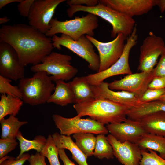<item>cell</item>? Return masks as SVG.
Returning <instances> with one entry per match:
<instances>
[{
    "mask_svg": "<svg viewBox=\"0 0 165 165\" xmlns=\"http://www.w3.org/2000/svg\"><path fill=\"white\" fill-rule=\"evenodd\" d=\"M16 138L19 141L20 146V152L16 159H19L24 153L31 150L33 149L37 152H41L47 140V138L41 135L36 136L33 140H28L23 136L20 131Z\"/></svg>",
    "mask_w": 165,
    "mask_h": 165,
    "instance_id": "27",
    "label": "cell"
},
{
    "mask_svg": "<svg viewBox=\"0 0 165 165\" xmlns=\"http://www.w3.org/2000/svg\"><path fill=\"white\" fill-rule=\"evenodd\" d=\"M59 153L60 157L63 161L64 165H76L67 156L64 149H59Z\"/></svg>",
    "mask_w": 165,
    "mask_h": 165,
    "instance_id": "41",
    "label": "cell"
},
{
    "mask_svg": "<svg viewBox=\"0 0 165 165\" xmlns=\"http://www.w3.org/2000/svg\"><path fill=\"white\" fill-rule=\"evenodd\" d=\"M52 117L56 127L62 135L70 136L79 133L105 135L109 132L104 125L91 118L83 119L75 116L67 118L57 114H53Z\"/></svg>",
    "mask_w": 165,
    "mask_h": 165,
    "instance_id": "8",
    "label": "cell"
},
{
    "mask_svg": "<svg viewBox=\"0 0 165 165\" xmlns=\"http://www.w3.org/2000/svg\"><path fill=\"white\" fill-rule=\"evenodd\" d=\"M138 120L147 133L165 137V112H156Z\"/></svg>",
    "mask_w": 165,
    "mask_h": 165,
    "instance_id": "20",
    "label": "cell"
},
{
    "mask_svg": "<svg viewBox=\"0 0 165 165\" xmlns=\"http://www.w3.org/2000/svg\"><path fill=\"white\" fill-rule=\"evenodd\" d=\"M66 3L69 6H82L85 4L88 7H94L98 3V0H68Z\"/></svg>",
    "mask_w": 165,
    "mask_h": 165,
    "instance_id": "39",
    "label": "cell"
},
{
    "mask_svg": "<svg viewBox=\"0 0 165 165\" xmlns=\"http://www.w3.org/2000/svg\"><path fill=\"white\" fill-rule=\"evenodd\" d=\"M54 93L50 97L47 103H53L62 106L74 103L75 96L69 82L59 80L55 82Z\"/></svg>",
    "mask_w": 165,
    "mask_h": 165,
    "instance_id": "21",
    "label": "cell"
},
{
    "mask_svg": "<svg viewBox=\"0 0 165 165\" xmlns=\"http://www.w3.org/2000/svg\"><path fill=\"white\" fill-rule=\"evenodd\" d=\"M148 88L152 89H165V78L154 77L148 84Z\"/></svg>",
    "mask_w": 165,
    "mask_h": 165,
    "instance_id": "40",
    "label": "cell"
},
{
    "mask_svg": "<svg viewBox=\"0 0 165 165\" xmlns=\"http://www.w3.org/2000/svg\"><path fill=\"white\" fill-rule=\"evenodd\" d=\"M28 153H24L18 159L7 156L0 159V165H23L30 156Z\"/></svg>",
    "mask_w": 165,
    "mask_h": 165,
    "instance_id": "35",
    "label": "cell"
},
{
    "mask_svg": "<svg viewBox=\"0 0 165 165\" xmlns=\"http://www.w3.org/2000/svg\"><path fill=\"white\" fill-rule=\"evenodd\" d=\"M86 36L98 51L100 59L98 72L109 68L120 58L123 52L125 41L127 39L122 33L118 34L112 41L105 42H100L92 36Z\"/></svg>",
    "mask_w": 165,
    "mask_h": 165,
    "instance_id": "10",
    "label": "cell"
},
{
    "mask_svg": "<svg viewBox=\"0 0 165 165\" xmlns=\"http://www.w3.org/2000/svg\"><path fill=\"white\" fill-rule=\"evenodd\" d=\"M24 67L14 49L7 43L0 42V75L19 80L24 77Z\"/></svg>",
    "mask_w": 165,
    "mask_h": 165,
    "instance_id": "13",
    "label": "cell"
},
{
    "mask_svg": "<svg viewBox=\"0 0 165 165\" xmlns=\"http://www.w3.org/2000/svg\"><path fill=\"white\" fill-rule=\"evenodd\" d=\"M52 81L50 76L44 72H37L31 77L20 79L18 86L22 100L31 106L46 103L55 88Z\"/></svg>",
    "mask_w": 165,
    "mask_h": 165,
    "instance_id": "4",
    "label": "cell"
},
{
    "mask_svg": "<svg viewBox=\"0 0 165 165\" xmlns=\"http://www.w3.org/2000/svg\"><path fill=\"white\" fill-rule=\"evenodd\" d=\"M12 81V80L0 75V93L22 99V94L19 87L11 84L10 83Z\"/></svg>",
    "mask_w": 165,
    "mask_h": 165,
    "instance_id": "32",
    "label": "cell"
},
{
    "mask_svg": "<svg viewBox=\"0 0 165 165\" xmlns=\"http://www.w3.org/2000/svg\"><path fill=\"white\" fill-rule=\"evenodd\" d=\"M159 100L165 102V94L163 95L159 99Z\"/></svg>",
    "mask_w": 165,
    "mask_h": 165,
    "instance_id": "45",
    "label": "cell"
},
{
    "mask_svg": "<svg viewBox=\"0 0 165 165\" xmlns=\"http://www.w3.org/2000/svg\"><path fill=\"white\" fill-rule=\"evenodd\" d=\"M41 153L47 158L49 165H61L58 159L59 149L53 142L52 135L48 136L46 143Z\"/></svg>",
    "mask_w": 165,
    "mask_h": 165,
    "instance_id": "30",
    "label": "cell"
},
{
    "mask_svg": "<svg viewBox=\"0 0 165 165\" xmlns=\"http://www.w3.org/2000/svg\"><path fill=\"white\" fill-rule=\"evenodd\" d=\"M156 5L159 6L161 13L165 11V0H156Z\"/></svg>",
    "mask_w": 165,
    "mask_h": 165,
    "instance_id": "43",
    "label": "cell"
},
{
    "mask_svg": "<svg viewBox=\"0 0 165 165\" xmlns=\"http://www.w3.org/2000/svg\"><path fill=\"white\" fill-rule=\"evenodd\" d=\"M35 1V0H22L18 3L17 9L21 16L28 18L32 6Z\"/></svg>",
    "mask_w": 165,
    "mask_h": 165,
    "instance_id": "37",
    "label": "cell"
},
{
    "mask_svg": "<svg viewBox=\"0 0 165 165\" xmlns=\"http://www.w3.org/2000/svg\"><path fill=\"white\" fill-rule=\"evenodd\" d=\"M52 37L54 48L60 50L62 46L66 47L87 61L90 69L98 72L100 66L99 56L94 49V45L86 35L82 36L77 40H75L64 34H61L60 36L55 35Z\"/></svg>",
    "mask_w": 165,
    "mask_h": 165,
    "instance_id": "7",
    "label": "cell"
},
{
    "mask_svg": "<svg viewBox=\"0 0 165 165\" xmlns=\"http://www.w3.org/2000/svg\"><path fill=\"white\" fill-rule=\"evenodd\" d=\"M107 137L112 146L114 156L122 165H139L141 152L137 144L128 141L121 142L110 134Z\"/></svg>",
    "mask_w": 165,
    "mask_h": 165,
    "instance_id": "17",
    "label": "cell"
},
{
    "mask_svg": "<svg viewBox=\"0 0 165 165\" xmlns=\"http://www.w3.org/2000/svg\"><path fill=\"white\" fill-rule=\"evenodd\" d=\"M72 57L52 51L40 64L32 65L31 70L35 73L44 72L51 75L52 81L59 80L67 81L74 77L78 70L71 64Z\"/></svg>",
    "mask_w": 165,
    "mask_h": 165,
    "instance_id": "6",
    "label": "cell"
},
{
    "mask_svg": "<svg viewBox=\"0 0 165 165\" xmlns=\"http://www.w3.org/2000/svg\"><path fill=\"white\" fill-rule=\"evenodd\" d=\"M79 11L91 13L108 22L112 26L111 36L113 38L116 37L119 33H122L127 38L131 34L136 25L133 18L99 2L97 6L94 7L83 5L70 6L66 10L68 16L70 18L72 17L76 12Z\"/></svg>",
    "mask_w": 165,
    "mask_h": 165,
    "instance_id": "3",
    "label": "cell"
},
{
    "mask_svg": "<svg viewBox=\"0 0 165 165\" xmlns=\"http://www.w3.org/2000/svg\"><path fill=\"white\" fill-rule=\"evenodd\" d=\"M65 0H35L28 17L29 25L46 34L55 10Z\"/></svg>",
    "mask_w": 165,
    "mask_h": 165,
    "instance_id": "11",
    "label": "cell"
},
{
    "mask_svg": "<svg viewBox=\"0 0 165 165\" xmlns=\"http://www.w3.org/2000/svg\"><path fill=\"white\" fill-rule=\"evenodd\" d=\"M96 137V143L93 155L100 159H113L114 156L113 149L107 137L105 134H99Z\"/></svg>",
    "mask_w": 165,
    "mask_h": 165,
    "instance_id": "29",
    "label": "cell"
},
{
    "mask_svg": "<svg viewBox=\"0 0 165 165\" xmlns=\"http://www.w3.org/2000/svg\"><path fill=\"white\" fill-rule=\"evenodd\" d=\"M45 157L41 153L32 154L28 160L30 165H46Z\"/></svg>",
    "mask_w": 165,
    "mask_h": 165,
    "instance_id": "38",
    "label": "cell"
},
{
    "mask_svg": "<svg viewBox=\"0 0 165 165\" xmlns=\"http://www.w3.org/2000/svg\"><path fill=\"white\" fill-rule=\"evenodd\" d=\"M18 144L16 139H0V159L14 150Z\"/></svg>",
    "mask_w": 165,
    "mask_h": 165,
    "instance_id": "34",
    "label": "cell"
},
{
    "mask_svg": "<svg viewBox=\"0 0 165 165\" xmlns=\"http://www.w3.org/2000/svg\"><path fill=\"white\" fill-rule=\"evenodd\" d=\"M156 67L153 70L154 77L165 78V48L162 52Z\"/></svg>",
    "mask_w": 165,
    "mask_h": 165,
    "instance_id": "36",
    "label": "cell"
},
{
    "mask_svg": "<svg viewBox=\"0 0 165 165\" xmlns=\"http://www.w3.org/2000/svg\"><path fill=\"white\" fill-rule=\"evenodd\" d=\"M52 136L54 143L59 149L68 150L72 153V158L79 165H88L87 162L88 157L82 152L70 136L57 132L54 133Z\"/></svg>",
    "mask_w": 165,
    "mask_h": 165,
    "instance_id": "19",
    "label": "cell"
},
{
    "mask_svg": "<svg viewBox=\"0 0 165 165\" xmlns=\"http://www.w3.org/2000/svg\"><path fill=\"white\" fill-rule=\"evenodd\" d=\"M141 150L151 149L158 152L165 159V137L147 133L135 143Z\"/></svg>",
    "mask_w": 165,
    "mask_h": 165,
    "instance_id": "24",
    "label": "cell"
},
{
    "mask_svg": "<svg viewBox=\"0 0 165 165\" xmlns=\"http://www.w3.org/2000/svg\"><path fill=\"white\" fill-rule=\"evenodd\" d=\"M165 48V43L162 38L152 31L149 32L140 47L138 71L141 72L152 71Z\"/></svg>",
    "mask_w": 165,
    "mask_h": 165,
    "instance_id": "12",
    "label": "cell"
},
{
    "mask_svg": "<svg viewBox=\"0 0 165 165\" xmlns=\"http://www.w3.org/2000/svg\"><path fill=\"white\" fill-rule=\"evenodd\" d=\"M152 71L127 75L120 79L108 83L109 88L112 90L128 92L139 97L148 89V84L154 77Z\"/></svg>",
    "mask_w": 165,
    "mask_h": 165,
    "instance_id": "14",
    "label": "cell"
},
{
    "mask_svg": "<svg viewBox=\"0 0 165 165\" xmlns=\"http://www.w3.org/2000/svg\"><path fill=\"white\" fill-rule=\"evenodd\" d=\"M141 150L142 158L139 165H165V159L158 155L156 152L148 149Z\"/></svg>",
    "mask_w": 165,
    "mask_h": 165,
    "instance_id": "31",
    "label": "cell"
},
{
    "mask_svg": "<svg viewBox=\"0 0 165 165\" xmlns=\"http://www.w3.org/2000/svg\"><path fill=\"white\" fill-rule=\"evenodd\" d=\"M165 94V89H152L148 88L138 97V99L141 103H147L159 100Z\"/></svg>",
    "mask_w": 165,
    "mask_h": 165,
    "instance_id": "33",
    "label": "cell"
},
{
    "mask_svg": "<svg viewBox=\"0 0 165 165\" xmlns=\"http://www.w3.org/2000/svg\"><path fill=\"white\" fill-rule=\"evenodd\" d=\"M98 26L97 16L88 13L85 16L76 17L73 19L61 21L57 18H53L49 28L46 33L48 37H52L57 34L67 35L75 40H77L83 35L93 37L94 31Z\"/></svg>",
    "mask_w": 165,
    "mask_h": 165,
    "instance_id": "5",
    "label": "cell"
},
{
    "mask_svg": "<svg viewBox=\"0 0 165 165\" xmlns=\"http://www.w3.org/2000/svg\"><path fill=\"white\" fill-rule=\"evenodd\" d=\"M98 2L132 18L147 13L156 6V0H100Z\"/></svg>",
    "mask_w": 165,
    "mask_h": 165,
    "instance_id": "15",
    "label": "cell"
},
{
    "mask_svg": "<svg viewBox=\"0 0 165 165\" xmlns=\"http://www.w3.org/2000/svg\"><path fill=\"white\" fill-rule=\"evenodd\" d=\"M0 97V120L8 115L16 116L23 105L22 99L6 94H1Z\"/></svg>",
    "mask_w": 165,
    "mask_h": 165,
    "instance_id": "25",
    "label": "cell"
},
{
    "mask_svg": "<svg viewBox=\"0 0 165 165\" xmlns=\"http://www.w3.org/2000/svg\"><path fill=\"white\" fill-rule=\"evenodd\" d=\"M91 88L94 98L108 99L126 106L130 109L141 104L138 97L135 94L123 90L113 91L109 88L107 82H103L96 85H91Z\"/></svg>",
    "mask_w": 165,
    "mask_h": 165,
    "instance_id": "18",
    "label": "cell"
},
{
    "mask_svg": "<svg viewBox=\"0 0 165 165\" xmlns=\"http://www.w3.org/2000/svg\"><path fill=\"white\" fill-rule=\"evenodd\" d=\"M22 0H0V9H2L6 5L15 2H19Z\"/></svg>",
    "mask_w": 165,
    "mask_h": 165,
    "instance_id": "42",
    "label": "cell"
},
{
    "mask_svg": "<svg viewBox=\"0 0 165 165\" xmlns=\"http://www.w3.org/2000/svg\"><path fill=\"white\" fill-rule=\"evenodd\" d=\"M73 106L77 114L76 117L88 116L103 125L125 121L130 109L126 106L101 98L75 104Z\"/></svg>",
    "mask_w": 165,
    "mask_h": 165,
    "instance_id": "2",
    "label": "cell"
},
{
    "mask_svg": "<svg viewBox=\"0 0 165 165\" xmlns=\"http://www.w3.org/2000/svg\"><path fill=\"white\" fill-rule=\"evenodd\" d=\"M106 127L110 134L121 142L128 141L135 143L147 133L139 121L128 119L123 122L108 124Z\"/></svg>",
    "mask_w": 165,
    "mask_h": 165,
    "instance_id": "16",
    "label": "cell"
},
{
    "mask_svg": "<svg viewBox=\"0 0 165 165\" xmlns=\"http://www.w3.org/2000/svg\"><path fill=\"white\" fill-rule=\"evenodd\" d=\"M68 82L74 95L75 104L94 98L91 85L88 82L86 76L75 77Z\"/></svg>",
    "mask_w": 165,
    "mask_h": 165,
    "instance_id": "22",
    "label": "cell"
},
{
    "mask_svg": "<svg viewBox=\"0 0 165 165\" xmlns=\"http://www.w3.org/2000/svg\"><path fill=\"white\" fill-rule=\"evenodd\" d=\"M136 24L131 34L127 38L122 55L115 63L105 71L86 76L90 85L98 84L112 76L132 73L129 65V58L131 49L137 43L138 38Z\"/></svg>",
    "mask_w": 165,
    "mask_h": 165,
    "instance_id": "9",
    "label": "cell"
},
{
    "mask_svg": "<svg viewBox=\"0 0 165 165\" xmlns=\"http://www.w3.org/2000/svg\"><path fill=\"white\" fill-rule=\"evenodd\" d=\"M75 143L82 152L87 156L93 155L96 137L91 133H79L73 134Z\"/></svg>",
    "mask_w": 165,
    "mask_h": 165,
    "instance_id": "28",
    "label": "cell"
},
{
    "mask_svg": "<svg viewBox=\"0 0 165 165\" xmlns=\"http://www.w3.org/2000/svg\"><path fill=\"white\" fill-rule=\"evenodd\" d=\"M10 20V19L6 16L0 18V24H3L7 23Z\"/></svg>",
    "mask_w": 165,
    "mask_h": 165,
    "instance_id": "44",
    "label": "cell"
},
{
    "mask_svg": "<svg viewBox=\"0 0 165 165\" xmlns=\"http://www.w3.org/2000/svg\"></svg>",
    "mask_w": 165,
    "mask_h": 165,
    "instance_id": "46",
    "label": "cell"
},
{
    "mask_svg": "<svg viewBox=\"0 0 165 165\" xmlns=\"http://www.w3.org/2000/svg\"><path fill=\"white\" fill-rule=\"evenodd\" d=\"M27 121H20L13 115H10L6 119L0 120L1 127V137L3 139H16L20 128L22 126L27 124Z\"/></svg>",
    "mask_w": 165,
    "mask_h": 165,
    "instance_id": "26",
    "label": "cell"
},
{
    "mask_svg": "<svg viewBox=\"0 0 165 165\" xmlns=\"http://www.w3.org/2000/svg\"><path fill=\"white\" fill-rule=\"evenodd\" d=\"M158 111L165 112V102L157 100L142 103L129 109L127 116L128 119L138 120L143 117Z\"/></svg>",
    "mask_w": 165,
    "mask_h": 165,
    "instance_id": "23",
    "label": "cell"
},
{
    "mask_svg": "<svg viewBox=\"0 0 165 165\" xmlns=\"http://www.w3.org/2000/svg\"><path fill=\"white\" fill-rule=\"evenodd\" d=\"M0 42L7 43L14 49L24 67L41 63L54 48L52 38L22 23L2 25Z\"/></svg>",
    "mask_w": 165,
    "mask_h": 165,
    "instance_id": "1",
    "label": "cell"
}]
</instances>
